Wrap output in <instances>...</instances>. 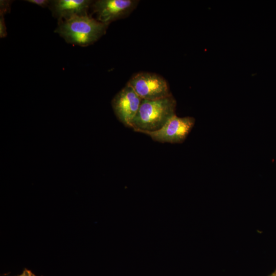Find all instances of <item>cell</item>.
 <instances>
[{
	"instance_id": "1",
	"label": "cell",
	"mask_w": 276,
	"mask_h": 276,
	"mask_svg": "<svg viewBox=\"0 0 276 276\" xmlns=\"http://www.w3.org/2000/svg\"><path fill=\"white\" fill-rule=\"evenodd\" d=\"M108 24L87 15L58 22L55 32L68 43L81 47L90 45L105 34Z\"/></svg>"
},
{
	"instance_id": "2",
	"label": "cell",
	"mask_w": 276,
	"mask_h": 276,
	"mask_svg": "<svg viewBox=\"0 0 276 276\" xmlns=\"http://www.w3.org/2000/svg\"><path fill=\"white\" fill-rule=\"evenodd\" d=\"M176 106L172 95L153 100L143 99L129 127L139 132L158 130L175 114Z\"/></svg>"
},
{
	"instance_id": "3",
	"label": "cell",
	"mask_w": 276,
	"mask_h": 276,
	"mask_svg": "<svg viewBox=\"0 0 276 276\" xmlns=\"http://www.w3.org/2000/svg\"><path fill=\"white\" fill-rule=\"evenodd\" d=\"M127 84L143 99L153 100L172 95L167 81L155 73H138L131 77Z\"/></svg>"
},
{
	"instance_id": "4",
	"label": "cell",
	"mask_w": 276,
	"mask_h": 276,
	"mask_svg": "<svg viewBox=\"0 0 276 276\" xmlns=\"http://www.w3.org/2000/svg\"><path fill=\"white\" fill-rule=\"evenodd\" d=\"M195 119L191 117H178L175 114L159 130L154 131H141L151 139L161 143H182L195 124Z\"/></svg>"
},
{
	"instance_id": "5",
	"label": "cell",
	"mask_w": 276,
	"mask_h": 276,
	"mask_svg": "<svg viewBox=\"0 0 276 276\" xmlns=\"http://www.w3.org/2000/svg\"><path fill=\"white\" fill-rule=\"evenodd\" d=\"M137 4L135 0H98L93 2L91 7L97 19L109 25L128 16Z\"/></svg>"
},
{
	"instance_id": "6",
	"label": "cell",
	"mask_w": 276,
	"mask_h": 276,
	"mask_svg": "<svg viewBox=\"0 0 276 276\" xmlns=\"http://www.w3.org/2000/svg\"><path fill=\"white\" fill-rule=\"evenodd\" d=\"M143 99L127 83L114 97L111 105L114 112L125 126L129 127L135 117Z\"/></svg>"
},
{
	"instance_id": "7",
	"label": "cell",
	"mask_w": 276,
	"mask_h": 276,
	"mask_svg": "<svg viewBox=\"0 0 276 276\" xmlns=\"http://www.w3.org/2000/svg\"><path fill=\"white\" fill-rule=\"evenodd\" d=\"M92 3L90 0H52L49 8L53 16L60 22L75 16L88 15Z\"/></svg>"
},
{
	"instance_id": "8",
	"label": "cell",
	"mask_w": 276,
	"mask_h": 276,
	"mask_svg": "<svg viewBox=\"0 0 276 276\" xmlns=\"http://www.w3.org/2000/svg\"><path fill=\"white\" fill-rule=\"evenodd\" d=\"M11 1L1 0L0 1V13L6 14L11 9Z\"/></svg>"
},
{
	"instance_id": "9",
	"label": "cell",
	"mask_w": 276,
	"mask_h": 276,
	"mask_svg": "<svg viewBox=\"0 0 276 276\" xmlns=\"http://www.w3.org/2000/svg\"><path fill=\"white\" fill-rule=\"evenodd\" d=\"M4 15V14L0 13V37L1 38H5L7 35Z\"/></svg>"
},
{
	"instance_id": "10",
	"label": "cell",
	"mask_w": 276,
	"mask_h": 276,
	"mask_svg": "<svg viewBox=\"0 0 276 276\" xmlns=\"http://www.w3.org/2000/svg\"><path fill=\"white\" fill-rule=\"evenodd\" d=\"M25 1L42 8L49 7L50 3L49 0H26Z\"/></svg>"
},
{
	"instance_id": "11",
	"label": "cell",
	"mask_w": 276,
	"mask_h": 276,
	"mask_svg": "<svg viewBox=\"0 0 276 276\" xmlns=\"http://www.w3.org/2000/svg\"><path fill=\"white\" fill-rule=\"evenodd\" d=\"M17 276H36L31 270L25 269L22 273Z\"/></svg>"
},
{
	"instance_id": "12",
	"label": "cell",
	"mask_w": 276,
	"mask_h": 276,
	"mask_svg": "<svg viewBox=\"0 0 276 276\" xmlns=\"http://www.w3.org/2000/svg\"><path fill=\"white\" fill-rule=\"evenodd\" d=\"M273 276H276V275H273Z\"/></svg>"
}]
</instances>
